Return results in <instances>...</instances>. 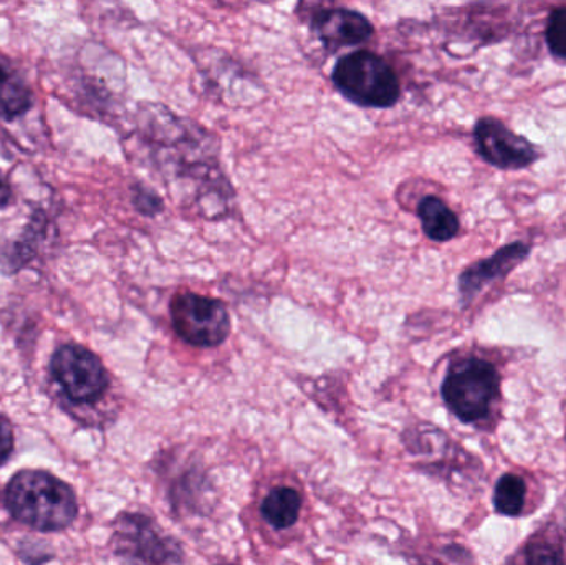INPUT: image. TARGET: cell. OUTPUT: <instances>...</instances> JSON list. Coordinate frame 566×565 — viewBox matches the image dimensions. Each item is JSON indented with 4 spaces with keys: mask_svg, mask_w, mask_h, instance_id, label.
<instances>
[{
    "mask_svg": "<svg viewBox=\"0 0 566 565\" xmlns=\"http://www.w3.org/2000/svg\"><path fill=\"white\" fill-rule=\"evenodd\" d=\"M6 503L13 520L40 533L65 530L78 516L72 488L45 471L17 473L7 486Z\"/></svg>",
    "mask_w": 566,
    "mask_h": 565,
    "instance_id": "6da1fadb",
    "label": "cell"
},
{
    "mask_svg": "<svg viewBox=\"0 0 566 565\" xmlns=\"http://www.w3.org/2000/svg\"><path fill=\"white\" fill-rule=\"evenodd\" d=\"M332 76L342 95L366 108H389L401 96L395 70L382 56L368 50L342 56Z\"/></svg>",
    "mask_w": 566,
    "mask_h": 565,
    "instance_id": "7a4b0ae2",
    "label": "cell"
},
{
    "mask_svg": "<svg viewBox=\"0 0 566 565\" xmlns=\"http://www.w3.org/2000/svg\"><path fill=\"white\" fill-rule=\"evenodd\" d=\"M501 391V375L491 362L478 357L455 362L442 381L441 394L452 415L475 423L485 420Z\"/></svg>",
    "mask_w": 566,
    "mask_h": 565,
    "instance_id": "3957f363",
    "label": "cell"
},
{
    "mask_svg": "<svg viewBox=\"0 0 566 565\" xmlns=\"http://www.w3.org/2000/svg\"><path fill=\"white\" fill-rule=\"evenodd\" d=\"M113 553L122 565H185L181 544L139 513L122 514L116 520Z\"/></svg>",
    "mask_w": 566,
    "mask_h": 565,
    "instance_id": "277c9868",
    "label": "cell"
},
{
    "mask_svg": "<svg viewBox=\"0 0 566 565\" xmlns=\"http://www.w3.org/2000/svg\"><path fill=\"white\" fill-rule=\"evenodd\" d=\"M171 321L178 337L195 347H218L231 334V317L226 305L218 299L195 292L175 295Z\"/></svg>",
    "mask_w": 566,
    "mask_h": 565,
    "instance_id": "5b68a950",
    "label": "cell"
},
{
    "mask_svg": "<svg viewBox=\"0 0 566 565\" xmlns=\"http://www.w3.org/2000/svg\"><path fill=\"white\" fill-rule=\"evenodd\" d=\"M50 370L73 404H95L108 390V374L102 360L82 345L60 347Z\"/></svg>",
    "mask_w": 566,
    "mask_h": 565,
    "instance_id": "8992f818",
    "label": "cell"
},
{
    "mask_svg": "<svg viewBox=\"0 0 566 565\" xmlns=\"http://www.w3.org/2000/svg\"><path fill=\"white\" fill-rule=\"evenodd\" d=\"M474 138L479 155L504 171L528 168L541 158V153L527 138L512 132L501 119L492 116L475 123Z\"/></svg>",
    "mask_w": 566,
    "mask_h": 565,
    "instance_id": "52a82bcc",
    "label": "cell"
},
{
    "mask_svg": "<svg viewBox=\"0 0 566 565\" xmlns=\"http://www.w3.org/2000/svg\"><path fill=\"white\" fill-rule=\"evenodd\" d=\"M528 254H531V245L525 242H512V244L499 249L491 258L475 262L471 268L465 269L459 278V294H461L462 304H471L482 289L499 279H504L509 272L522 264Z\"/></svg>",
    "mask_w": 566,
    "mask_h": 565,
    "instance_id": "ba28073f",
    "label": "cell"
},
{
    "mask_svg": "<svg viewBox=\"0 0 566 565\" xmlns=\"http://www.w3.org/2000/svg\"><path fill=\"white\" fill-rule=\"evenodd\" d=\"M313 30L329 50L359 45L375 32L363 13L349 9H328L316 13Z\"/></svg>",
    "mask_w": 566,
    "mask_h": 565,
    "instance_id": "9c48e42d",
    "label": "cell"
},
{
    "mask_svg": "<svg viewBox=\"0 0 566 565\" xmlns=\"http://www.w3.org/2000/svg\"><path fill=\"white\" fill-rule=\"evenodd\" d=\"M507 565H566L564 537L554 526L535 533Z\"/></svg>",
    "mask_w": 566,
    "mask_h": 565,
    "instance_id": "30bf717a",
    "label": "cell"
},
{
    "mask_svg": "<svg viewBox=\"0 0 566 565\" xmlns=\"http://www.w3.org/2000/svg\"><path fill=\"white\" fill-rule=\"evenodd\" d=\"M418 216L426 236L436 242H448L459 232V219L438 196H428L418 206Z\"/></svg>",
    "mask_w": 566,
    "mask_h": 565,
    "instance_id": "8fae6325",
    "label": "cell"
},
{
    "mask_svg": "<svg viewBox=\"0 0 566 565\" xmlns=\"http://www.w3.org/2000/svg\"><path fill=\"white\" fill-rule=\"evenodd\" d=\"M302 496L292 488H275L261 506L262 516L274 530H289L298 521Z\"/></svg>",
    "mask_w": 566,
    "mask_h": 565,
    "instance_id": "7c38bea8",
    "label": "cell"
},
{
    "mask_svg": "<svg viewBox=\"0 0 566 565\" xmlns=\"http://www.w3.org/2000/svg\"><path fill=\"white\" fill-rule=\"evenodd\" d=\"M32 93L29 86L0 63V116L6 119L17 118L30 108Z\"/></svg>",
    "mask_w": 566,
    "mask_h": 565,
    "instance_id": "4fadbf2b",
    "label": "cell"
},
{
    "mask_svg": "<svg viewBox=\"0 0 566 565\" xmlns=\"http://www.w3.org/2000/svg\"><path fill=\"white\" fill-rule=\"evenodd\" d=\"M527 486L517 474L507 473L497 481L494 491V506L504 516H518L525 508Z\"/></svg>",
    "mask_w": 566,
    "mask_h": 565,
    "instance_id": "5bb4252c",
    "label": "cell"
},
{
    "mask_svg": "<svg viewBox=\"0 0 566 565\" xmlns=\"http://www.w3.org/2000/svg\"><path fill=\"white\" fill-rule=\"evenodd\" d=\"M545 36L551 52L566 60V7H558L551 13Z\"/></svg>",
    "mask_w": 566,
    "mask_h": 565,
    "instance_id": "9a60e30c",
    "label": "cell"
},
{
    "mask_svg": "<svg viewBox=\"0 0 566 565\" xmlns=\"http://www.w3.org/2000/svg\"><path fill=\"white\" fill-rule=\"evenodd\" d=\"M13 451V430L12 425L6 420V418H0V467L7 463L10 454Z\"/></svg>",
    "mask_w": 566,
    "mask_h": 565,
    "instance_id": "2e32d148",
    "label": "cell"
},
{
    "mask_svg": "<svg viewBox=\"0 0 566 565\" xmlns=\"http://www.w3.org/2000/svg\"><path fill=\"white\" fill-rule=\"evenodd\" d=\"M149 196L153 195H149V192L148 195H142V192H139V195L136 196V206H138V209L143 215H155L156 211L161 209V201H159V198L149 201Z\"/></svg>",
    "mask_w": 566,
    "mask_h": 565,
    "instance_id": "e0dca14e",
    "label": "cell"
},
{
    "mask_svg": "<svg viewBox=\"0 0 566 565\" xmlns=\"http://www.w3.org/2000/svg\"><path fill=\"white\" fill-rule=\"evenodd\" d=\"M10 196H12L10 195V188L7 186V182L3 181L2 176H0V209L9 205Z\"/></svg>",
    "mask_w": 566,
    "mask_h": 565,
    "instance_id": "ac0fdd59",
    "label": "cell"
},
{
    "mask_svg": "<svg viewBox=\"0 0 566 565\" xmlns=\"http://www.w3.org/2000/svg\"><path fill=\"white\" fill-rule=\"evenodd\" d=\"M421 565H441V564L434 563V561H429V563H424V564H421Z\"/></svg>",
    "mask_w": 566,
    "mask_h": 565,
    "instance_id": "d6986e66",
    "label": "cell"
},
{
    "mask_svg": "<svg viewBox=\"0 0 566 565\" xmlns=\"http://www.w3.org/2000/svg\"><path fill=\"white\" fill-rule=\"evenodd\" d=\"M219 565H232V564H219Z\"/></svg>",
    "mask_w": 566,
    "mask_h": 565,
    "instance_id": "ffe728a7",
    "label": "cell"
}]
</instances>
